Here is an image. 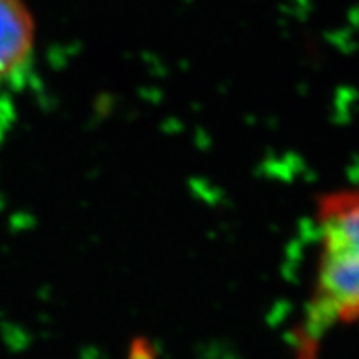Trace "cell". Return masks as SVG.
Instances as JSON below:
<instances>
[{
	"label": "cell",
	"mask_w": 359,
	"mask_h": 359,
	"mask_svg": "<svg viewBox=\"0 0 359 359\" xmlns=\"http://www.w3.org/2000/svg\"><path fill=\"white\" fill-rule=\"evenodd\" d=\"M317 257L301 339L313 350L332 326L359 319V189L328 191L316 205Z\"/></svg>",
	"instance_id": "obj_1"
},
{
	"label": "cell",
	"mask_w": 359,
	"mask_h": 359,
	"mask_svg": "<svg viewBox=\"0 0 359 359\" xmlns=\"http://www.w3.org/2000/svg\"><path fill=\"white\" fill-rule=\"evenodd\" d=\"M35 20L24 0H0V85L13 81L32 62Z\"/></svg>",
	"instance_id": "obj_2"
}]
</instances>
